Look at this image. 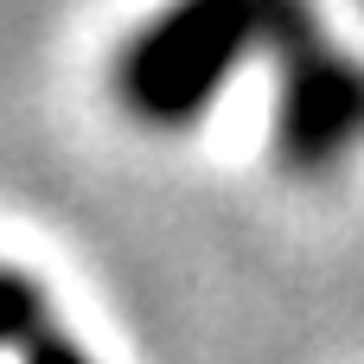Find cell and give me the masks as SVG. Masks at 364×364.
I'll use <instances>...</instances> for the list:
<instances>
[{
    "label": "cell",
    "instance_id": "1",
    "mask_svg": "<svg viewBox=\"0 0 364 364\" xmlns=\"http://www.w3.org/2000/svg\"><path fill=\"white\" fill-rule=\"evenodd\" d=\"M320 38L307 0H179L115 64V90L141 122H192L250 45L294 51Z\"/></svg>",
    "mask_w": 364,
    "mask_h": 364
},
{
    "label": "cell",
    "instance_id": "2",
    "mask_svg": "<svg viewBox=\"0 0 364 364\" xmlns=\"http://www.w3.org/2000/svg\"><path fill=\"white\" fill-rule=\"evenodd\" d=\"M364 134V70L326 51L320 38L282 51V96H275V147L288 166L320 173L346 160Z\"/></svg>",
    "mask_w": 364,
    "mask_h": 364
},
{
    "label": "cell",
    "instance_id": "4",
    "mask_svg": "<svg viewBox=\"0 0 364 364\" xmlns=\"http://www.w3.org/2000/svg\"><path fill=\"white\" fill-rule=\"evenodd\" d=\"M19 346H26V364H96L83 346H70V339H64V333H51V326L26 333Z\"/></svg>",
    "mask_w": 364,
    "mask_h": 364
},
{
    "label": "cell",
    "instance_id": "3",
    "mask_svg": "<svg viewBox=\"0 0 364 364\" xmlns=\"http://www.w3.org/2000/svg\"><path fill=\"white\" fill-rule=\"evenodd\" d=\"M45 326V294H38V282H26V275H13V269H0V339H26V333H38Z\"/></svg>",
    "mask_w": 364,
    "mask_h": 364
}]
</instances>
